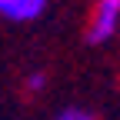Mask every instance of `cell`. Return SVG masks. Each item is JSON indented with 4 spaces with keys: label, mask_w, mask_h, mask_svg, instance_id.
Instances as JSON below:
<instances>
[{
    "label": "cell",
    "mask_w": 120,
    "mask_h": 120,
    "mask_svg": "<svg viewBox=\"0 0 120 120\" xmlns=\"http://www.w3.org/2000/svg\"><path fill=\"white\" fill-rule=\"evenodd\" d=\"M47 4L50 0H0V13H4L7 20L23 23V20H37L40 13L47 10Z\"/></svg>",
    "instance_id": "obj_2"
},
{
    "label": "cell",
    "mask_w": 120,
    "mask_h": 120,
    "mask_svg": "<svg viewBox=\"0 0 120 120\" xmlns=\"http://www.w3.org/2000/svg\"><path fill=\"white\" fill-rule=\"evenodd\" d=\"M23 87L30 90V94H37V90H43V87H47V73H40V70H37V73H30V77L23 80Z\"/></svg>",
    "instance_id": "obj_4"
},
{
    "label": "cell",
    "mask_w": 120,
    "mask_h": 120,
    "mask_svg": "<svg viewBox=\"0 0 120 120\" xmlns=\"http://www.w3.org/2000/svg\"><path fill=\"white\" fill-rule=\"evenodd\" d=\"M53 120H97V113L87 110V107H64Z\"/></svg>",
    "instance_id": "obj_3"
},
{
    "label": "cell",
    "mask_w": 120,
    "mask_h": 120,
    "mask_svg": "<svg viewBox=\"0 0 120 120\" xmlns=\"http://www.w3.org/2000/svg\"><path fill=\"white\" fill-rule=\"evenodd\" d=\"M120 27V0H97L94 13H90V27H87V40L90 43H107L117 37Z\"/></svg>",
    "instance_id": "obj_1"
}]
</instances>
